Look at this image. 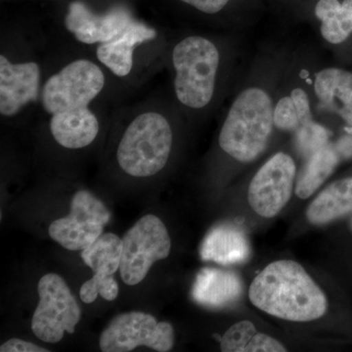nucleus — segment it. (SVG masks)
<instances>
[{"label": "nucleus", "mask_w": 352, "mask_h": 352, "mask_svg": "<svg viewBox=\"0 0 352 352\" xmlns=\"http://www.w3.org/2000/svg\"><path fill=\"white\" fill-rule=\"evenodd\" d=\"M107 78L98 62L78 58L43 80L39 105L50 117V131L61 147L78 150L94 142L100 131L91 108L105 89Z\"/></svg>", "instance_id": "obj_1"}, {"label": "nucleus", "mask_w": 352, "mask_h": 352, "mask_svg": "<svg viewBox=\"0 0 352 352\" xmlns=\"http://www.w3.org/2000/svg\"><path fill=\"white\" fill-rule=\"evenodd\" d=\"M254 307L291 322H310L327 312L328 300L320 287L296 261H274L254 278L249 289Z\"/></svg>", "instance_id": "obj_2"}, {"label": "nucleus", "mask_w": 352, "mask_h": 352, "mask_svg": "<svg viewBox=\"0 0 352 352\" xmlns=\"http://www.w3.org/2000/svg\"><path fill=\"white\" fill-rule=\"evenodd\" d=\"M129 122L118 145V164L132 177L145 178L161 173L173 151V129L168 111L148 102L129 109Z\"/></svg>", "instance_id": "obj_3"}, {"label": "nucleus", "mask_w": 352, "mask_h": 352, "mask_svg": "<svg viewBox=\"0 0 352 352\" xmlns=\"http://www.w3.org/2000/svg\"><path fill=\"white\" fill-rule=\"evenodd\" d=\"M170 61L176 100L189 112L207 110L214 100L221 67L217 44L200 34L185 36L173 46Z\"/></svg>", "instance_id": "obj_4"}, {"label": "nucleus", "mask_w": 352, "mask_h": 352, "mask_svg": "<svg viewBox=\"0 0 352 352\" xmlns=\"http://www.w3.org/2000/svg\"><path fill=\"white\" fill-rule=\"evenodd\" d=\"M274 104L261 87L245 88L233 101L219 136L222 151L241 163H251L270 143Z\"/></svg>", "instance_id": "obj_5"}, {"label": "nucleus", "mask_w": 352, "mask_h": 352, "mask_svg": "<svg viewBox=\"0 0 352 352\" xmlns=\"http://www.w3.org/2000/svg\"><path fill=\"white\" fill-rule=\"evenodd\" d=\"M171 241L168 229L159 217H141L122 238L120 273L129 286L142 282L153 264L170 256Z\"/></svg>", "instance_id": "obj_6"}, {"label": "nucleus", "mask_w": 352, "mask_h": 352, "mask_svg": "<svg viewBox=\"0 0 352 352\" xmlns=\"http://www.w3.org/2000/svg\"><path fill=\"white\" fill-rule=\"evenodd\" d=\"M39 302L32 320V330L39 340L56 344L65 333H75L82 317L80 305L65 280L55 273L38 282Z\"/></svg>", "instance_id": "obj_7"}, {"label": "nucleus", "mask_w": 352, "mask_h": 352, "mask_svg": "<svg viewBox=\"0 0 352 352\" xmlns=\"http://www.w3.org/2000/svg\"><path fill=\"white\" fill-rule=\"evenodd\" d=\"M175 330L168 322H157L152 315L131 311L118 315L101 333L99 346L103 352H129L147 346L159 352L175 346Z\"/></svg>", "instance_id": "obj_8"}, {"label": "nucleus", "mask_w": 352, "mask_h": 352, "mask_svg": "<svg viewBox=\"0 0 352 352\" xmlns=\"http://www.w3.org/2000/svg\"><path fill=\"white\" fill-rule=\"evenodd\" d=\"M43 68L32 58L0 54V115L13 119L34 105H39L43 85Z\"/></svg>", "instance_id": "obj_9"}, {"label": "nucleus", "mask_w": 352, "mask_h": 352, "mask_svg": "<svg viewBox=\"0 0 352 352\" xmlns=\"http://www.w3.org/2000/svg\"><path fill=\"white\" fill-rule=\"evenodd\" d=\"M111 219L107 208L89 192H76L68 217L51 222V239L69 251H82L103 234Z\"/></svg>", "instance_id": "obj_10"}, {"label": "nucleus", "mask_w": 352, "mask_h": 352, "mask_svg": "<svg viewBox=\"0 0 352 352\" xmlns=\"http://www.w3.org/2000/svg\"><path fill=\"white\" fill-rule=\"evenodd\" d=\"M296 177L293 157L283 152L271 157L254 176L248 190L252 210L265 219L276 217L291 199Z\"/></svg>", "instance_id": "obj_11"}, {"label": "nucleus", "mask_w": 352, "mask_h": 352, "mask_svg": "<svg viewBox=\"0 0 352 352\" xmlns=\"http://www.w3.org/2000/svg\"><path fill=\"white\" fill-rule=\"evenodd\" d=\"M133 19L126 7L95 13L85 2L76 0L69 4L64 27L78 43L97 46L119 36Z\"/></svg>", "instance_id": "obj_12"}, {"label": "nucleus", "mask_w": 352, "mask_h": 352, "mask_svg": "<svg viewBox=\"0 0 352 352\" xmlns=\"http://www.w3.org/2000/svg\"><path fill=\"white\" fill-rule=\"evenodd\" d=\"M157 38L154 28L133 19L119 36L97 45L95 56L97 62L116 78H126L133 72L138 48Z\"/></svg>", "instance_id": "obj_13"}, {"label": "nucleus", "mask_w": 352, "mask_h": 352, "mask_svg": "<svg viewBox=\"0 0 352 352\" xmlns=\"http://www.w3.org/2000/svg\"><path fill=\"white\" fill-rule=\"evenodd\" d=\"M314 92L322 107L340 116L352 129V73L326 68L316 73Z\"/></svg>", "instance_id": "obj_14"}, {"label": "nucleus", "mask_w": 352, "mask_h": 352, "mask_svg": "<svg viewBox=\"0 0 352 352\" xmlns=\"http://www.w3.org/2000/svg\"><path fill=\"white\" fill-rule=\"evenodd\" d=\"M242 292V282L235 273L204 268L197 275L192 296L201 305L219 308L237 302Z\"/></svg>", "instance_id": "obj_15"}, {"label": "nucleus", "mask_w": 352, "mask_h": 352, "mask_svg": "<svg viewBox=\"0 0 352 352\" xmlns=\"http://www.w3.org/2000/svg\"><path fill=\"white\" fill-rule=\"evenodd\" d=\"M250 256V245L245 234L235 226L223 224L212 229L201 247L203 261L219 264L242 263Z\"/></svg>", "instance_id": "obj_16"}, {"label": "nucleus", "mask_w": 352, "mask_h": 352, "mask_svg": "<svg viewBox=\"0 0 352 352\" xmlns=\"http://www.w3.org/2000/svg\"><path fill=\"white\" fill-rule=\"evenodd\" d=\"M352 212V177L342 178L324 189L307 210L308 221L323 226Z\"/></svg>", "instance_id": "obj_17"}, {"label": "nucleus", "mask_w": 352, "mask_h": 352, "mask_svg": "<svg viewBox=\"0 0 352 352\" xmlns=\"http://www.w3.org/2000/svg\"><path fill=\"white\" fill-rule=\"evenodd\" d=\"M340 160L330 143L310 155L296 177V195L302 200L314 195L330 177Z\"/></svg>", "instance_id": "obj_18"}, {"label": "nucleus", "mask_w": 352, "mask_h": 352, "mask_svg": "<svg viewBox=\"0 0 352 352\" xmlns=\"http://www.w3.org/2000/svg\"><path fill=\"white\" fill-rule=\"evenodd\" d=\"M315 15L320 21V32L329 43L339 44L352 34V0H319Z\"/></svg>", "instance_id": "obj_19"}, {"label": "nucleus", "mask_w": 352, "mask_h": 352, "mask_svg": "<svg viewBox=\"0 0 352 352\" xmlns=\"http://www.w3.org/2000/svg\"><path fill=\"white\" fill-rule=\"evenodd\" d=\"M122 252V239L116 234L105 233L82 250L80 256L95 276H113L120 270Z\"/></svg>", "instance_id": "obj_20"}, {"label": "nucleus", "mask_w": 352, "mask_h": 352, "mask_svg": "<svg viewBox=\"0 0 352 352\" xmlns=\"http://www.w3.org/2000/svg\"><path fill=\"white\" fill-rule=\"evenodd\" d=\"M296 134V145L300 154L308 157L329 144L330 132L315 120L300 127Z\"/></svg>", "instance_id": "obj_21"}, {"label": "nucleus", "mask_w": 352, "mask_h": 352, "mask_svg": "<svg viewBox=\"0 0 352 352\" xmlns=\"http://www.w3.org/2000/svg\"><path fill=\"white\" fill-rule=\"evenodd\" d=\"M258 333L252 322L243 320L231 326L220 340V349L223 352H245L252 337Z\"/></svg>", "instance_id": "obj_22"}, {"label": "nucleus", "mask_w": 352, "mask_h": 352, "mask_svg": "<svg viewBox=\"0 0 352 352\" xmlns=\"http://www.w3.org/2000/svg\"><path fill=\"white\" fill-rule=\"evenodd\" d=\"M83 302H95L97 296L100 295L104 300L113 302L119 295V285L113 276H95L82 285L80 291Z\"/></svg>", "instance_id": "obj_23"}, {"label": "nucleus", "mask_w": 352, "mask_h": 352, "mask_svg": "<svg viewBox=\"0 0 352 352\" xmlns=\"http://www.w3.org/2000/svg\"><path fill=\"white\" fill-rule=\"evenodd\" d=\"M274 126L281 131L295 132L300 127V118H298L296 106L291 95L282 97L274 105L273 112Z\"/></svg>", "instance_id": "obj_24"}, {"label": "nucleus", "mask_w": 352, "mask_h": 352, "mask_svg": "<svg viewBox=\"0 0 352 352\" xmlns=\"http://www.w3.org/2000/svg\"><path fill=\"white\" fill-rule=\"evenodd\" d=\"M286 346L279 340L263 333H256L248 344L245 352H285Z\"/></svg>", "instance_id": "obj_25"}, {"label": "nucleus", "mask_w": 352, "mask_h": 352, "mask_svg": "<svg viewBox=\"0 0 352 352\" xmlns=\"http://www.w3.org/2000/svg\"><path fill=\"white\" fill-rule=\"evenodd\" d=\"M201 13L212 15L220 12L230 0H180Z\"/></svg>", "instance_id": "obj_26"}, {"label": "nucleus", "mask_w": 352, "mask_h": 352, "mask_svg": "<svg viewBox=\"0 0 352 352\" xmlns=\"http://www.w3.org/2000/svg\"><path fill=\"white\" fill-rule=\"evenodd\" d=\"M1 352H48V349L36 346L25 340L12 339L7 340L0 346Z\"/></svg>", "instance_id": "obj_27"}, {"label": "nucleus", "mask_w": 352, "mask_h": 352, "mask_svg": "<svg viewBox=\"0 0 352 352\" xmlns=\"http://www.w3.org/2000/svg\"><path fill=\"white\" fill-rule=\"evenodd\" d=\"M333 145L340 159H351L352 157V129L337 141Z\"/></svg>", "instance_id": "obj_28"}, {"label": "nucleus", "mask_w": 352, "mask_h": 352, "mask_svg": "<svg viewBox=\"0 0 352 352\" xmlns=\"http://www.w3.org/2000/svg\"><path fill=\"white\" fill-rule=\"evenodd\" d=\"M351 229H352V217H351Z\"/></svg>", "instance_id": "obj_29"}]
</instances>
